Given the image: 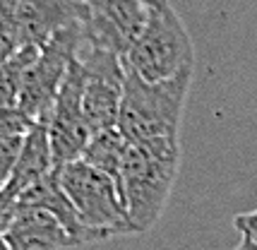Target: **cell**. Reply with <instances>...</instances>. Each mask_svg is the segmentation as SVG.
<instances>
[{
    "mask_svg": "<svg viewBox=\"0 0 257 250\" xmlns=\"http://www.w3.org/2000/svg\"><path fill=\"white\" fill-rule=\"evenodd\" d=\"M125 152H127V140L120 135L118 128H113V130H103V133L91 135L89 145L84 147L79 159H84L89 166L99 169L101 173L111 176L115 185H118L120 195H123V176H120V171H123Z\"/></svg>",
    "mask_w": 257,
    "mask_h": 250,
    "instance_id": "obj_12",
    "label": "cell"
},
{
    "mask_svg": "<svg viewBox=\"0 0 257 250\" xmlns=\"http://www.w3.org/2000/svg\"><path fill=\"white\" fill-rule=\"evenodd\" d=\"M58 169L60 185L75 205L79 221L99 240L133 233L127 212L123 205V195L111 176L89 166L84 159L67 161Z\"/></svg>",
    "mask_w": 257,
    "mask_h": 250,
    "instance_id": "obj_4",
    "label": "cell"
},
{
    "mask_svg": "<svg viewBox=\"0 0 257 250\" xmlns=\"http://www.w3.org/2000/svg\"><path fill=\"white\" fill-rule=\"evenodd\" d=\"M0 250H10V245H8L5 238H3V233H0Z\"/></svg>",
    "mask_w": 257,
    "mask_h": 250,
    "instance_id": "obj_21",
    "label": "cell"
},
{
    "mask_svg": "<svg viewBox=\"0 0 257 250\" xmlns=\"http://www.w3.org/2000/svg\"><path fill=\"white\" fill-rule=\"evenodd\" d=\"M53 169H56V161H53V152H51V142H48V123H36L24 135L20 159L15 164L10 181L5 183L3 190L12 200H17L24 190H29L41 178H46Z\"/></svg>",
    "mask_w": 257,
    "mask_h": 250,
    "instance_id": "obj_10",
    "label": "cell"
},
{
    "mask_svg": "<svg viewBox=\"0 0 257 250\" xmlns=\"http://www.w3.org/2000/svg\"><path fill=\"white\" fill-rule=\"evenodd\" d=\"M82 94H84V68L75 58L67 68V75L60 84L48 118V142L56 166L79 159L91 140V130L84 120Z\"/></svg>",
    "mask_w": 257,
    "mask_h": 250,
    "instance_id": "obj_7",
    "label": "cell"
},
{
    "mask_svg": "<svg viewBox=\"0 0 257 250\" xmlns=\"http://www.w3.org/2000/svg\"><path fill=\"white\" fill-rule=\"evenodd\" d=\"M233 224L245 238H250L252 243H257V209L245 212V214H238Z\"/></svg>",
    "mask_w": 257,
    "mask_h": 250,
    "instance_id": "obj_17",
    "label": "cell"
},
{
    "mask_svg": "<svg viewBox=\"0 0 257 250\" xmlns=\"http://www.w3.org/2000/svg\"><path fill=\"white\" fill-rule=\"evenodd\" d=\"M180 154H159L127 145L123 157V205L133 233H145L159 221L176 183Z\"/></svg>",
    "mask_w": 257,
    "mask_h": 250,
    "instance_id": "obj_3",
    "label": "cell"
},
{
    "mask_svg": "<svg viewBox=\"0 0 257 250\" xmlns=\"http://www.w3.org/2000/svg\"><path fill=\"white\" fill-rule=\"evenodd\" d=\"M233 250H257V243H252L250 238H245V236H243V238H240V243H238Z\"/></svg>",
    "mask_w": 257,
    "mask_h": 250,
    "instance_id": "obj_20",
    "label": "cell"
},
{
    "mask_svg": "<svg viewBox=\"0 0 257 250\" xmlns=\"http://www.w3.org/2000/svg\"><path fill=\"white\" fill-rule=\"evenodd\" d=\"M79 44H82V22L63 27L41 46L32 68L24 72L17 108L24 115H29L34 123H48L60 84L65 80L70 63L77 56Z\"/></svg>",
    "mask_w": 257,
    "mask_h": 250,
    "instance_id": "obj_5",
    "label": "cell"
},
{
    "mask_svg": "<svg viewBox=\"0 0 257 250\" xmlns=\"http://www.w3.org/2000/svg\"><path fill=\"white\" fill-rule=\"evenodd\" d=\"M87 0H20V29L24 46H41L63 27L82 22Z\"/></svg>",
    "mask_w": 257,
    "mask_h": 250,
    "instance_id": "obj_9",
    "label": "cell"
},
{
    "mask_svg": "<svg viewBox=\"0 0 257 250\" xmlns=\"http://www.w3.org/2000/svg\"><path fill=\"white\" fill-rule=\"evenodd\" d=\"M12 202H15V200H12L10 195L5 193V190H0V216L5 214V209H8V207H10Z\"/></svg>",
    "mask_w": 257,
    "mask_h": 250,
    "instance_id": "obj_18",
    "label": "cell"
},
{
    "mask_svg": "<svg viewBox=\"0 0 257 250\" xmlns=\"http://www.w3.org/2000/svg\"><path fill=\"white\" fill-rule=\"evenodd\" d=\"M192 72L195 70H185L164 82H145L125 72L118 130L127 145H140L159 154H180V123Z\"/></svg>",
    "mask_w": 257,
    "mask_h": 250,
    "instance_id": "obj_1",
    "label": "cell"
},
{
    "mask_svg": "<svg viewBox=\"0 0 257 250\" xmlns=\"http://www.w3.org/2000/svg\"><path fill=\"white\" fill-rule=\"evenodd\" d=\"M137 3H142V5L152 8V10H161V8H166L168 5L166 0H137Z\"/></svg>",
    "mask_w": 257,
    "mask_h": 250,
    "instance_id": "obj_19",
    "label": "cell"
},
{
    "mask_svg": "<svg viewBox=\"0 0 257 250\" xmlns=\"http://www.w3.org/2000/svg\"><path fill=\"white\" fill-rule=\"evenodd\" d=\"M24 46L22 41V29H20V20L0 12V63H5L12 58L20 48Z\"/></svg>",
    "mask_w": 257,
    "mask_h": 250,
    "instance_id": "obj_14",
    "label": "cell"
},
{
    "mask_svg": "<svg viewBox=\"0 0 257 250\" xmlns=\"http://www.w3.org/2000/svg\"><path fill=\"white\" fill-rule=\"evenodd\" d=\"M152 8L137 0H87L82 20V44L125 58L142 34Z\"/></svg>",
    "mask_w": 257,
    "mask_h": 250,
    "instance_id": "obj_6",
    "label": "cell"
},
{
    "mask_svg": "<svg viewBox=\"0 0 257 250\" xmlns=\"http://www.w3.org/2000/svg\"><path fill=\"white\" fill-rule=\"evenodd\" d=\"M17 202L29 205V207H41V209H46V212H51V214L56 216L58 221L67 228V233L77 240L79 245L99 240L91 231L84 228L82 221H79L77 209H75V205L70 202L67 193L63 190V185H60L58 169H53L46 178H41V181L36 183V185H32L29 190H24V193L17 197Z\"/></svg>",
    "mask_w": 257,
    "mask_h": 250,
    "instance_id": "obj_11",
    "label": "cell"
},
{
    "mask_svg": "<svg viewBox=\"0 0 257 250\" xmlns=\"http://www.w3.org/2000/svg\"><path fill=\"white\" fill-rule=\"evenodd\" d=\"M123 68L145 82H164L195 70L192 39L171 5L149 12L142 34L123 58Z\"/></svg>",
    "mask_w": 257,
    "mask_h": 250,
    "instance_id": "obj_2",
    "label": "cell"
},
{
    "mask_svg": "<svg viewBox=\"0 0 257 250\" xmlns=\"http://www.w3.org/2000/svg\"><path fill=\"white\" fill-rule=\"evenodd\" d=\"M39 46H22L12 58L0 63V106H17L20 87H22L24 72L32 68V63L39 56Z\"/></svg>",
    "mask_w": 257,
    "mask_h": 250,
    "instance_id": "obj_13",
    "label": "cell"
},
{
    "mask_svg": "<svg viewBox=\"0 0 257 250\" xmlns=\"http://www.w3.org/2000/svg\"><path fill=\"white\" fill-rule=\"evenodd\" d=\"M34 125L36 123L29 115H24L17 106H0V140L27 135Z\"/></svg>",
    "mask_w": 257,
    "mask_h": 250,
    "instance_id": "obj_15",
    "label": "cell"
},
{
    "mask_svg": "<svg viewBox=\"0 0 257 250\" xmlns=\"http://www.w3.org/2000/svg\"><path fill=\"white\" fill-rule=\"evenodd\" d=\"M0 233L10 250H67L79 245L51 212L17 200L0 216Z\"/></svg>",
    "mask_w": 257,
    "mask_h": 250,
    "instance_id": "obj_8",
    "label": "cell"
},
{
    "mask_svg": "<svg viewBox=\"0 0 257 250\" xmlns=\"http://www.w3.org/2000/svg\"><path fill=\"white\" fill-rule=\"evenodd\" d=\"M22 145H24V135L0 140V190L5 188V183L10 181L12 171H15V164L20 159Z\"/></svg>",
    "mask_w": 257,
    "mask_h": 250,
    "instance_id": "obj_16",
    "label": "cell"
}]
</instances>
